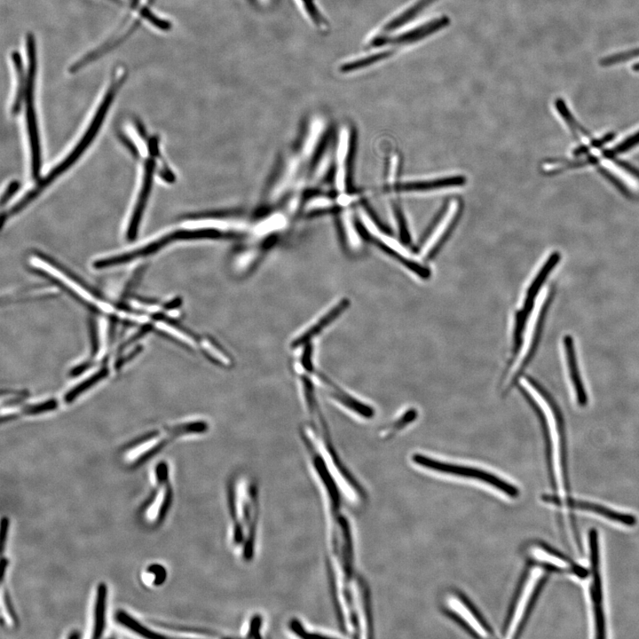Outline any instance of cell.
Masks as SVG:
<instances>
[{"label":"cell","instance_id":"cell-1","mask_svg":"<svg viewBox=\"0 0 639 639\" xmlns=\"http://www.w3.org/2000/svg\"><path fill=\"white\" fill-rule=\"evenodd\" d=\"M324 501L327 520V564L330 596L341 627L356 631L352 591L361 580L354 572V555L349 522L342 512V493L320 461L312 463Z\"/></svg>","mask_w":639,"mask_h":639},{"label":"cell","instance_id":"cell-2","mask_svg":"<svg viewBox=\"0 0 639 639\" xmlns=\"http://www.w3.org/2000/svg\"><path fill=\"white\" fill-rule=\"evenodd\" d=\"M229 543L237 557L249 563L255 557L260 514L259 489L255 477L236 473L226 484Z\"/></svg>","mask_w":639,"mask_h":639},{"label":"cell","instance_id":"cell-3","mask_svg":"<svg viewBox=\"0 0 639 639\" xmlns=\"http://www.w3.org/2000/svg\"><path fill=\"white\" fill-rule=\"evenodd\" d=\"M127 74L126 67L122 65H119L114 68L110 84L79 141L59 164L54 166L43 178L39 179L36 185L25 193L10 209L3 213L2 225H4L7 219L16 216L28 207V205L35 201L52 182L58 179L59 177L64 174L80 159L99 131L117 91L126 80Z\"/></svg>","mask_w":639,"mask_h":639},{"label":"cell","instance_id":"cell-4","mask_svg":"<svg viewBox=\"0 0 639 639\" xmlns=\"http://www.w3.org/2000/svg\"><path fill=\"white\" fill-rule=\"evenodd\" d=\"M134 123L138 135L146 142L148 154L143 163L141 185L127 226L126 239L129 241L135 240L138 236L140 222L152 191L156 172L165 182L172 183L175 180L173 171L161 154L159 137L155 135L147 136L146 129L139 120H134Z\"/></svg>","mask_w":639,"mask_h":639},{"label":"cell","instance_id":"cell-5","mask_svg":"<svg viewBox=\"0 0 639 639\" xmlns=\"http://www.w3.org/2000/svg\"><path fill=\"white\" fill-rule=\"evenodd\" d=\"M27 84L23 100L28 138L30 149L31 173L38 178L41 170V145L35 106V82L36 75V45L32 33L26 35Z\"/></svg>","mask_w":639,"mask_h":639},{"label":"cell","instance_id":"cell-6","mask_svg":"<svg viewBox=\"0 0 639 639\" xmlns=\"http://www.w3.org/2000/svg\"><path fill=\"white\" fill-rule=\"evenodd\" d=\"M559 259L560 255L557 252H554L550 255L528 287L521 307L515 312L509 354L504 370L505 375L512 367L520 352L524 341L525 330L530 315L533 310L537 296L544 281L551 272L552 269L557 264Z\"/></svg>","mask_w":639,"mask_h":639},{"label":"cell","instance_id":"cell-7","mask_svg":"<svg viewBox=\"0 0 639 639\" xmlns=\"http://www.w3.org/2000/svg\"><path fill=\"white\" fill-rule=\"evenodd\" d=\"M303 434V439L306 446L312 448L320 454L343 496L353 505L359 504L363 496L340 462L327 435L319 438L313 434H308L306 430Z\"/></svg>","mask_w":639,"mask_h":639},{"label":"cell","instance_id":"cell-8","mask_svg":"<svg viewBox=\"0 0 639 639\" xmlns=\"http://www.w3.org/2000/svg\"><path fill=\"white\" fill-rule=\"evenodd\" d=\"M203 237V233L197 228L189 226L185 228L183 227L162 235L136 249L98 259L94 261L93 267L96 269H103L125 264L133 260L152 256L177 241L201 239Z\"/></svg>","mask_w":639,"mask_h":639},{"label":"cell","instance_id":"cell-9","mask_svg":"<svg viewBox=\"0 0 639 639\" xmlns=\"http://www.w3.org/2000/svg\"><path fill=\"white\" fill-rule=\"evenodd\" d=\"M413 462L430 470L453 475L470 480L478 481L485 485L492 487L495 491L514 498L517 495V490L513 485L507 484L505 481L493 477V475L472 468L454 465L449 463L439 462L422 454H414L412 457Z\"/></svg>","mask_w":639,"mask_h":639},{"label":"cell","instance_id":"cell-10","mask_svg":"<svg viewBox=\"0 0 639 639\" xmlns=\"http://www.w3.org/2000/svg\"><path fill=\"white\" fill-rule=\"evenodd\" d=\"M588 542L590 551L591 585L589 588L592 602L596 637H605V622L603 609V590L600 573L598 533L595 528L588 531Z\"/></svg>","mask_w":639,"mask_h":639},{"label":"cell","instance_id":"cell-11","mask_svg":"<svg viewBox=\"0 0 639 639\" xmlns=\"http://www.w3.org/2000/svg\"><path fill=\"white\" fill-rule=\"evenodd\" d=\"M359 219L367 232L378 240L383 248L398 259L403 265L422 279L430 276L428 268L411 258L409 252L397 240L383 233L366 211L359 210Z\"/></svg>","mask_w":639,"mask_h":639},{"label":"cell","instance_id":"cell-12","mask_svg":"<svg viewBox=\"0 0 639 639\" xmlns=\"http://www.w3.org/2000/svg\"><path fill=\"white\" fill-rule=\"evenodd\" d=\"M528 383L539 393L543 400L548 404L551 414L554 417L556 429L557 431V437L559 441L560 450V462L562 467V474L564 480V486L567 495L570 494V479L568 472V462H567V440H566V430L564 414L551 393L536 379L531 375H525Z\"/></svg>","mask_w":639,"mask_h":639},{"label":"cell","instance_id":"cell-13","mask_svg":"<svg viewBox=\"0 0 639 639\" xmlns=\"http://www.w3.org/2000/svg\"><path fill=\"white\" fill-rule=\"evenodd\" d=\"M546 579L547 576L542 575L538 577L535 581H532L531 571L527 572L506 629L507 638L513 637L524 622L529 609L532 605Z\"/></svg>","mask_w":639,"mask_h":639},{"label":"cell","instance_id":"cell-14","mask_svg":"<svg viewBox=\"0 0 639 639\" xmlns=\"http://www.w3.org/2000/svg\"><path fill=\"white\" fill-rule=\"evenodd\" d=\"M542 500L546 502H550L557 506H565L571 509H578L588 510L603 516L610 520L617 523H620L628 526H633L636 524V517L634 515L617 512L613 509L601 506L599 504L573 500L570 496L564 500L561 499L557 495H543Z\"/></svg>","mask_w":639,"mask_h":639},{"label":"cell","instance_id":"cell-15","mask_svg":"<svg viewBox=\"0 0 639 639\" xmlns=\"http://www.w3.org/2000/svg\"><path fill=\"white\" fill-rule=\"evenodd\" d=\"M351 149V131L346 125L343 126L336 140L335 153V187L339 193H345L347 188V163Z\"/></svg>","mask_w":639,"mask_h":639},{"label":"cell","instance_id":"cell-16","mask_svg":"<svg viewBox=\"0 0 639 639\" xmlns=\"http://www.w3.org/2000/svg\"><path fill=\"white\" fill-rule=\"evenodd\" d=\"M563 344L569 377L574 390L577 404L580 407H584L588 405V395L579 370L576 350L572 335H565L563 338Z\"/></svg>","mask_w":639,"mask_h":639},{"label":"cell","instance_id":"cell-17","mask_svg":"<svg viewBox=\"0 0 639 639\" xmlns=\"http://www.w3.org/2000/svg\"><path fill=\"white\" fill-rule=\"evenodd\" d=\"M460 209V203L457 200H452L448 207L446 209L441 218L437 223L434 230L427 238L421 248V256L423 257L430 256L445 237L447 231L454 222Z\"/></svg>","mask_w":639,"mask_h":639},{"label":"cell","instance_id":"cell-18","mask_svg":"<svg viewBox=\"0 0 639 639\" xmlns=\"http://www.w3.org/2000/svg\"><path fill=\"white\" fill-rule=\"evenodd\" d=\"M518 389L524 397V398L527 401L530 407L533 410L542 430L543 438H544V443H545V448H546V456H547V462H548V472H549V478L551 482V486L554 489V493H556L557 492V484L556 479L555 476V471L553 469V447H552V441L550 438V432H549V427L548 424V421L546 419L545 414L542 411L541 407L538 405V403L535 401L534 398H532V396L522 387L518 386Z\"/></svg>","mask_w":639,"mask_h":639},{"label":"cell","instance_id":"cell-19","mask_svg":"<svg viewBox=\"0 0 639 639\" xmlns=\"http://www.w3.org/2000/svg\"><path fill=\"white\" fill-rule=\"evenodd\" d=\"M446 604L452 612L462 619L477 635L482 637L489 636L487 628L472 609L461 597L454 594L448 595L446 598Z\"/></svg>","mask_w":639,"mask_h":639},{"label":"cell","instance_id":"cell-20","mask_svg":"<svg viewBox=\"0 0 639 639\" xmlns=\"http://www.w3.org/2000/svg\"><path fill=\"white\" fill-rule=\"evenodd\" d=\"M298 12L317 32L326 34L330 30V22L317 0H293Z\"/></svg>","mask_w":639,"mask_h":639},{"label":"cell","instance_id":"cell-21","mask_svg":"<svg viewBox=\"0 0 639 639\" xmlns=\"http://www.w3.org/2000/svg\"><path fill=\"white\" fill-rule=\"evenodd\" d=\"M552 293L553 292H551L548 295V299L545 301V303L541 308V312H540V314L539 315V319H538L536 327L534 330V335L532 337V343L529 347L526 356L522 360V363L520 364L518 369L517 370L512 380L510 381V383L509 384L507 390H506L507 392L509 391V390L510 388L517 385L518 379L524 375L525 368L529 366V364L532 360L533 357L535 356V353L538 350V346H539V343L540 341V336L542 335L543 326H544V322H545V317L547 315L550 302L552 300V296H551Z\"/></svg>","mask_w":639,"mask_h":639},{"label":"cell","instance_id":"cell-22","mask_svg":"<svg viewBox=\"0 0 639 639\" xmlns=\"http://www.w3.org/2000/svg\"><path fill=\"white\" fill-rule=\"evenodd\" d=\"M11 60L15 75V90L11 106V113L12 115H16L23 106L27 84V70L24 68L22 59L18 51H13L12 52Z\"/></svg>","mask_w":639,"mask_h":639},{"label":"cell","instance_id":"cell-23","mask_svg":"<svg viewBox=\"0 0 639 639\" xmlns=\"http://www.w3.org/2000/svg\"><path fill=\"white\" fill-rule=\"evenodd\" d=\"M349 306V300L343 299L327 313L320 318L313 326L304 331L300 336L296 338L292 343V347H298L308 343L312 338L321 332L327 325L334 321Z\"/></svg>","mask_w":639,"mask_h":639},{"label":"cell","instance_id":"cell-24","mask_svg":"<svg viewBox=\"0 0 639 639\" xmlns=\"http://www.w3.org/2000/svg\"><path fill=\"white\" fill-rule=\"evenodd\" d=\"M287 217L285 212L272 213L262 218L254 226H250L249 234L254 240L270 237L285 227L288 222Z\"/></svg>","mask_w":639,"mask_h":639},{"label":"cell","instance_id":"cell-25","mask_svg":"<svg viewBox=\"0 0 639 639\" xmlns=\"http://www.w3.org/2000/svg\"><path fill=\"white\" fill-rule=\"evenodd\" d=\"M107 587L101 582L97 587L95 605H94V627L93 638H99L102 635L105 628V616L106 606Z\"/></svg>","mask_w":639,"mask_h":639},{"label":"cell","instance_id":"cell-26","mask_svg":"<svg viewBox=\"0 0 639 639\" xmlns=\"http://www.w3.org/2000/svg\"><path fill=\"white\" fill-rule=\"evenodd\" d=\"M464 181L465 180L463 177L456 176L438 179L404 183L397 188L404 191L429 190L432 188L460 185L461 184H463Z\"/></svg>","mask_w":639,"mask_h":639},{"label":"cell","instance_id":"cell-27","mask_svg":"<svg viewBox=\"0 0 639 639\" xmlns=\"http://www.w3.org/2000/svg\"><path fill=\"white\" fill-rule=\"evenodd\" d=\"M338 403L342 404L346 408L350 409L353 413H356L359 416L365 418H371L375 414V410L372 406L354 398L352 396L343 391L337 387L334 386V390L331 395Z\"/></svg>","mask_w":639,"mask_h":639},{"label":"cell","instance_id":"cell-28","mask_svg":"<svg viewBox=\"0 0 639 639\" xmlns=\"http://www.w3.org/2000/svg\"><path fill=\"white\" fill-rule=\"evenodd\" d=\"M116 620L122 624V626L126 627L130 630L133 631L134 633H137L143 637L147 638H157V637H165V635L157 634L146 627L142 626L138 621L134 619L130 615L126 613L123 611H118L115 614Z\"/></svg>","mask_w":639,"mask_h":639},{"label":"cell","instance_id":"cell-29","mask_svg":"<svg viewBox=\"0 0 639 639\" xmlns=\"http://www.w3.org/2000/svg\"><path fill=\"white\" fill-rule=\"evenodd\" d=\"M637 57H639V47L605 56L599 60V65L603 67H609ZM632 69L634 72H639V62L634 64Z\"/></svg>","mask_w":639,"mask_h":639},{"label":"cell","instance_id":"cell-30","mask_svg":"<svg viewBox=\"0 0 639 639\" xmlns=\"http://www.w3.org/2000/svg\"><path fill=\"white\" fill-rule=\"evenodd\" d=\"M108 375V368L103 367L101 370L96 372L94 375H91L86 380L80 383L78 385L75 386L72 390H70L66 395H65V401L67 403H70L74 401L77 396L81 395L83 392L86 391V390L90 389L93 385H95L98 382L104 379Z\"/></svg>","mask_w":639,"mask_h":639},{"label":"cell","instance_id":"cell-31","mask_svg":"<svg viewBox=\"0 0 639 639\" xmlns=\"http://www.w3.org/2000/svg\"><path fill=\"white\" fill-rule=\"evenodd\" d=\"M556 108L559 114L563 117L564 122L568 124L571 130L575 134L578 138H581L582 139L588 138V133L585 130H583L580 125L577 122V121L572 116L570 110L567 108L564 101L562 99H557L556 100Z\"/></svg>","mask_w":639,"mask_h":639},{"label":"cell","instance_id":"cell-32","mask_svg":"<svg viewBox=\"0 0 639 639\" xmlns=\"http://www.w3.org/2000/svg\"><path fill=\"white\" fill-rule=\"evenodd\" d=\"M340 222L347 242L356 248L359 244V233L349 210L341 213Z\"/></svg>","mask_w":639,"mask_h":639},{"label":"cell","instance_id":"cell-33","mask_svg":"<svg viewBox=\"0 0 639 639\" xmlns=\"http://www.w3.org/2000/svg\"><path fill=\"white\" fill-rule=\"evenodd\" d=\"M334 206L335 201L333 198L327 195L317 194L310 197L306 201L304 208L305 212L312 213L314 211L327 210L333 209Z\"/></svg>","mask_w":639,"mask_h":639},{"label":"cell","instance_id":"cell-34","mask_svg":"<svg viewBox=\"0 0 639 639\" xmlns=\"http://www.w3.org/2000/svg\"><path fill=\"white\" fill-rule=\"evenodd\" d=\"M264 627V618L258 613L250 616L247 621L244 637L247 638H261L263 635L261 631Z\"/></svg>","mask_w":639,"mask_h":639},{"label":"cell","instance_id":"cell-35","mask_svg":"<svg viewBox=\"0 0 639 639\" xmlns=\"http://www.w3.org/2000/svg\"><path fill=\"white\" fill-rule=\"evenodd\" d=\"M637 144H639V131L635 133L633 136L627 138L612 149L605 151V157H614L619 154L629 150L631 147L636 146Z\"/></svg>","mask_w":639,"mask_h":639},{"label":"cell","instance_id":"cell-36","mask_svg":"<svg viewBox=\"0 0 639 639\" xmlns=\"http://www.w3.org/2000/svg\"><path fill=\"white\" fill-rule=\"evenodd\" d=\"M417 416V412L415 409L411 408L407 410L406 413H404L398 420H396L392 424L391 427L388 428L386 435H390L393 432H396L404 427H406L408 423L412 422L414 420H415Z\"/></svg>","mask_w":639,"mask_h":639},{"label":"cell","instance_id":"cell-37","mask_svg":"<svg viewBox=\"0 0 639 639\" xmlns=\"http://www.w3.org/2000/svg\"><path fill=\"white\" fill-rule=\"evenodd\" d=\"M203 347L213 360L226 366L229 364L230 360L228 357L220 349H218V346L215 343L210 342V340H205Z\"/></svg>","mask_w":639,"mask_h":639},{"label":"cell","instance_id":"cell-38","mask_svg":"<svg viewBox=\"0 0 639 639\" xmlns=\"http://www.w3.org/2000/svg\"><path fill=\"white\" fill-rule=\"evenodd\" d=\"M57 402L55 399L47 400L43 403L32 405L29 406H27L23 413L26 414H37L41 413H44L50 410H53L57 407Z\"/></svg>","mask_w":639,"mask_h":639},{"label":"cell","instance_id":"cell-39","mask_svg":"<svg viewBox=\"0 0 639 639\" xmlns=\"http://www.w3.org/2000/svg\"><path fill=\"white\" fill-rule=\"evenodd\" d=\"M2 602L4 603V604L5 607H6V610H7V612H8V616L10 617V619L12 620L13 623H16V622H17V616H16L15 611H14V610H13V608H12V603H11V601H10L9 596H8L7 592L4 591V590H3V593H2Z\"/></svg>","mask_w":639,"mask_h":639},{"label":"cell","instance_id":"cell-40","mask_svg":"<svg viewBox=\"0 0 639 639\" xmlns=\"http://www.w3.org/2000/svg\"><path fill=\"white\" fill-rule=\"evenodd\" d=\"M90 328H91V335L92 353H93V356H95L99 350V348H98L99 342H98L97 327H96V324H95L94 320H91Z\"/></svg>","mask_w":639,"mask_h":639},{"label":"cell","instance_id":"cell-41","mask_svg":"<svg viewBox=\"0 0 639 639\" xmlns=\"http://www.w3.org/2000/svg\"><path fill=\"white\" fill-rule=\"evenodd\" d=\"M19 186H20V183L15 180H13L9 185V186L6 188L4 195L2 196V205H4L12 196V194L18 190Z\"/></svg>","mask_w":639,"mask_h":639},{"label":"cell","instance_id":"cell-42","mask_svg":"<svg viewBox=\"0 0 639 639\" xmlns=\"http://www.w3.org/2000/svg\"><path fill=\"white\" fill-rule=\"evenodd\" d=\"M9 529V519L8 517H4L1 521V552L4 551L5 540L8 533Z\"/></svg>","mask_w":639,"mask_h":639},{"label":"cell","instance_id":"cell-43","mask_svg":"<svg viewBox=\"0 0 639 639\" xmlns=\"http://www.w3.org/2000/svg\"><path fill=\"white\" fill-rule=\"evenodd\" d=\"M143 348V347H142ZM141 346H138L133 351H131L129 355L125 357H122L119 359H117L115 363V367L119 368L121 367L125 362H127L129 359H132L134 356H136L139 351L142 350Z\"/></svg>","mask_w":639,"mask_h":639},{"label":"cell","instance_id":"cell-44","mask_svg":"<svg viewBox=\"0 0 639 639\" xmlns=\"http://www.w3.org/2000/svg\"><path fill=\"white\" fill-rule=\"evenodd\" d=\"M312 349L310 347H307V349L304 351V353L303 355L302 363L305 370L312 371Z\"/></svg>","mask_w":639,"mask_h":639},{"label":"cell","instance_id":"cell-45","mask_svg":"<svg viewBox=\"0 0 639 639\" xmlns=\"http://www.w3.org/2000/svg\"><path fill=\"white\" fill-rule=\"evenodd\" d=\"M613 137H614L613 133H610L597 140L591 141L590 143L593 147L598 148V147L603 146L605 143H607L611 139H612Z\"/></svg>","mask_w":639,"mask_h":639},{"label":"cell","instance_id":"cell-46","mask_svg":"<svg viewBox=\"0 0 639 639\" xmlns=\"http://www.w3.org/2000/svg\"><path fill=\"white\" fill-rule=\"evenodd\" d=\"M398 159L397 156H393L390 162V175H389V181L392 183L395 179V176L397 174V168H398Z\"/></svg>","mask_w":639,"mask_h":639},{"label":"cell","instance_id":"cell-47","mask_svg":"<svg viewBox=\"0 0 639 639\" xmlns=\"http://www.w3.org/2000/svg\"><path fill=\"white\" fill-rule=\"evenodd\" d=\"M256 6L259 8H269L272 6L275 0H250Z\"/></svg>","mask_w":639,"mask_h":639},{"label":"cell","instance_id":"cell-48","mask_svg":"<svg viewBox=\"0 0 639 639\" xmlns=\"http://www.w3.org/2000/svg\"><path fill=\"white\" fill-rule=\"evenodd\" d=\"M181 303H182V300L179 297H176V298L167 302L166 304H164L163 307L166 310H171V309L178 308L181 304Z\"/></svg>","mask_w":639,"mask_h":639},{"label":"cell","instance_id":"cell-49","mask_svg":"<svg viewBox=\"0 0 639 639\" xmlns=\"http://www.w3.org/2000/svg\"><path fill=\"white\" fill-rule=\"evenodd\" d=\"M8 563L9 562H8L7 558H4V557L2 558V561H1V581L2 582H3L4 577L5 570L8 566Z\"/></svg>","mask_w":639,"mask_h":639},{"label":"cell","instance_id":"cell-50","mask_svg":"<svg viewBox=\"0 0 639 639\" xmlns=\"http://www.w3.org/2000/svg\"><path fill=\"white\" fill-rule=\"evenodd\" d=\"M69 637L70 638H74V637L77 638V637H79V635L75 632V635H70Z\"/></svg>","mask_w":639,"mask_h":639}]
</instances>
